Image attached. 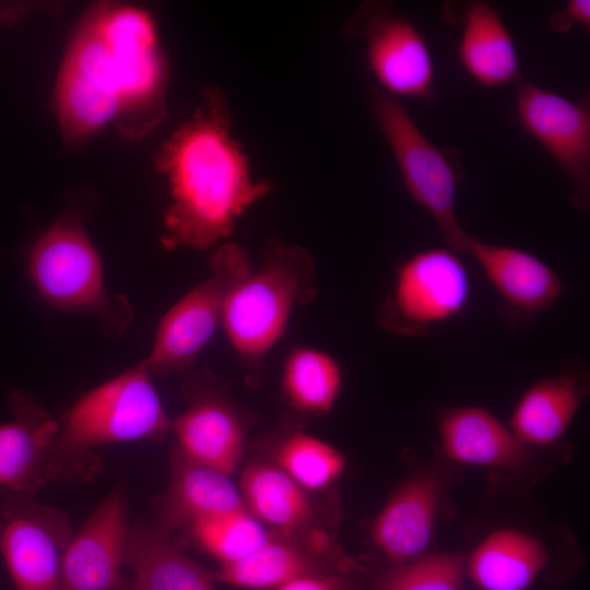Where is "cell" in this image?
Wrapping results in <instances>:
<instances>
[{
    "instance_id": "cell-1",
    "label": "cell",
    "mask_w": 590,
    "mask_h": 590,
    "mask_svg": "<svg viewBox=\"0 0 590 590\" xmlns=\"http://www.w3.org/2000/svg\"><path fill=\"white\" fill-rule=\"evenodd\" d=\"M57 120L67 141L114 122L141 138L165 115L164 66L151 16L133 5L91 8L70 40L55 90Z\"/></svg>"
},
{
    "instance_id": "cell-2",
    "label": "cell",
    "mask_w": 590,
    "mask_h": 590,
    "mask_svg": "<svg viewBox=\"0 0 590 590\" xmlns=\"http://www.w3.org/2000/svg\"><path fill=\"white\" fill-rule=\"evenodd\" d=\"M231 125L226 94L210 86L191 118L157 153L155 167L166 176L172 199L163 216L165 249L213 247L231 235L246 210L270 192L269 182L252 179Z\"/></svg>"
},
{
    "instance_id": "cell-3",
    "label": "cell",
    "mask_w": 590,
    "mask_h": 590,
    "mask_svg": "<svg viewBox=\"0 0 590 590\" xmlns=\"http://www.w3.org/2000/svg\"><path fill=\"white\" fill-rule=\"evenodd\" d=\"M319 284L310 253L299 245L268 240L258 268L229 291L221 327L238 363L257 375L283 338L294 309L311 303Z\"/></svg>"
},
{
    "instance_id": "cell-4",
    "label": "cell",
    "mask_w": 590,
    "mask_h": 590,
    "mask_svg": "<svg viewBox=\"0 0 590 590\" xmlns=\"http://www.w3.org/2000/svg\"><path fill=\"white\" fill-rule=\"evenodd\" d=\"M30 278L54 307L98 319L106 335H121L133 318L125 296L105 290L103 264L81 215L68 211L36 240L28 257Z\"/></svg>"
},
{
    "instance_id": "cell-5",
    "label": "cell",
    "mask_w": 590,
    "mask_h": 590,
    "mask_svg": "<svg viewBox=\"0 0 590 590\" xmlns=\"http://www.w3.org/2000/svg\"><path fill=\"white\" fill-rule=\"evenodd\" d=\"M13 418L0 424V488L35 496L56 481L85 483L102 471L93 450L69 444L59 421L25 391L9 398Z\"/></svg>"
},
{
    "instance_id": "cell-6",
    "label": "cell",
    "mask_w": 590,
    "mask_h": 590,
    "mask_svg": "<svg viewBox=\"0 0 590 590\" xmlns=\"http://www.w3.org/2000/svg\"><path fill=\"white\" fill-rule=\"evenodd\" d=\"M370 108L406 190L432 216L447 247L465 253L470 235L457 217L458 173L453 164L426 138L396 97L376 90L370 96Z\"/></svg>"
},
{
    "instance_id": "cell-7",
    "label": "cell",
    "mask_w": 590,
    "mask_h": 590,
    "mask_svg": "<svg viewBox=\"0 0 590 590\" xmlns=\"http://www.w3.org/2000/svg\"><path fill=\"white\" fill-rule=\"evenodd\" d=\"M471 293V278L458 252L448 247L420 250L397 267L377 321L391 334L424 338L461 315Z\"/></svg>"
},
{
    "instance_id": "cell-8",
    "label": "cell",
    "mask_w": 590,
    "mask_h": 590,
    "mask_svg": "<svg viewBox=\"0 0 590 590\" xmlns=\"http://www.w3.org/2000/svg\"><path fill=\"white\" fill-rule=\"evenodd\" d=\"M209 274L162 317L152 349L141 362L153 376L187 370L221 326L231 288L252 268L246 250L234 243L211 255Z\"/></svg>"
},
{
    "instance_id": "cell-9",
    "label": "cell",
    "mask_w": 590,
    "mask_h": 590,
    "mask_svg": "<svg viewBox=\"0 0 590 590\" xmlns=\"http://www.w3.org/2000/svg\"><path fill=\"white\" fill-rule=\"evenodd\" d=\"M58 421L69 444L93 451L98 446L163 437L172 423L141 363L86 392Z\"/></svg>"
},
{
    "instance_id": "cell-10",
    "label": "cell",
    "mask_w": 590,
    "mask_h": 590,
    "mask_svg": "<svg viewBox=\"0 0 590 590\" xmlns=\"http://www.w3.org/2000/svg\"><path fill=\"white\" fill-rule=\"evenodd\" d=\"M69 517L34 496L7 493L0 505V553L16 590H59Z\"/></svg>"
},
{
    "instance_id": "cell-11",
    "label": "cell",
    "mask_w": 590,
    "mask_h": 590,
    "mask_svg": "<svg viewBox=\"0 0 590 590\" xmlns=\"http://www.w3.org/2000/svg\"><path fill=\"white\" fill-rule=\"evenodd\" d=\"M349 35L366 40L367 63L382 91L393 97L429 99L435 68L425 37L384 3H367L345 23Z\"/></svg>"
},
{
    "instance_id": "cell-12",
    "label": "cell",
    "mask_w": 590,
    "mask_h": 590,
    "mask_svg": "<svg viewBox=\"0 0 590 590\" xmlns=\"http://www.w3.org/2000/svg\"><path fill=\"white\" fill-rule=\"evenodd\" d=\"M516 116L522 129L556 161L571 182L573 204L590 205V110L530 82L519 81Z\"/></svg>"
},
{
    "instance_id": "cell-13",
    "label": "cell",
    "mask_w": 590,
    "mask_h": 590,
    "mask_svg": "<svg viewBox=\"0 0 590 590\" xmlns=\"http://www.w3.org/2000/svg\"><path fill=\"white\" fill-rule=\"evenodd\" d=\"M129 527L127 498L115 487L74 531L59 590H130L132 580L122 574Z\"/></svg>"
},
{
    "instance_id": "cell-14",
    "label": "cell",
    "mask_w": 590,
    "mask_h": 590,
    "mask_svg": "<svg viewBox=\"0 0 590 590\" xmlns=\"http://www.w3.org/2000/svg\"><path fill=\"white\" fill-rule=\"evenodd\" d=\"M215 377L201 371L187 389V405L170 423L177 447L190 459L231 475L239 465L246 423Z\"/></svg>"
},
{
    "instance_id": "cell-15",
    "label": "cell",
    "mask_w": 590,
    "mask_h": 590,
    "mask_svg": "<svg viewBox=\"0 0 590 590\" xmlns=\"http://www.w3.org/2000/svg\"><path fill=\"white\" fill-rule=\"evenodd\" d=\"M465 253L474 259L507 311L516 318L541 316L565 291L557 272L528 250L486 243L470 235Z\"/></svg>"
},
{
    "instance_id": "cell-16",
    "label": "cell",
    "mask_w": 590,
    "mask_h": 590,
    "mask_svg": "<svg viewBox=\"0 0 590 590\" xmlns=\"http://www.w3.org/2000/svg\"><path fill=\"white\" fill-rule=\"evenodd\" d=\"M228 476L174 447L168 485L160 499L155 524L170 534L197 520L246 510L240 491Z\"/></svg>"
},
{
    "instance_id": "cell-17",
    "label": "cell",
    "mask_w": 590,
    "mask_h": 590,
    "mask_svg": "<svg viewBox=\"0 0 590 590\" xmlns=\"http://www.w3.org/2000/svg\"><path fill=\"white\" fill-rule=\"evenodd\" d=\"M437 425L442 451L455 462L504 470H518L528 462L527 447L482 406L445 409Z\"/></svg>"
},
{
    "instance_id": "cell-18",
    "label": "cell",
    "mask_w": 590,
    "mask_h": 590,
    "mask_svg": "<svg viewBox=\"0 0 590 590\" xmlns=\"http://www.w3.org/2000/svg\"><path fill=\"white\" fill-rule=\"evenodd\" d=\"M439 487L433 477L420 476L398 488L371 526L374 544L396 564L425 554L435 528Z\"/></svg>"
},
{
    "instance_id": "cell-19",
    "label": "cell",
    "mask_w": 590,
    "mask_h": 590,
    "mask_svg": "<svg viewBox=\"0 0 590 590\" xmlns=\"http://www.w3.org/2000/svg\"><path fill=\"white\" fill-rule=\"evenodd\" d=\"M585 393V381L575 373L541 378L518 398L509 428L526 447L553 445L568 430Z\"/></svg>"
},
{
    "instance_id": "cell-20",
    "label": "cell",
    "mask_w": 590,
    "mask_h": 590,
    "mask_svg": "<svg viewBox=\"0 0 590 590\" xmlns=\"http://www.w3.org/2000/svg\"><path fill=\"white\" fill-rule=\"evenodd\" d=\"M125 565L142 590H216L214 577L155 523L130 524Z\"/></svg>"
},
{
    "instance_id": "cell-21",
    "label": "cell",
    "mask_w": 590,
    "mask_h": 590,
    "mask_svg": "<svg viewBox=\"0 0 590 590\" xmlns=\"http://www.w3.org/2000/svg\"><path fill=\"white\" fill-rule=\"evenodd\" d=\"M458 56L464 71L481 86L498 87L520 81L514 38L489 3L473 1L468 5Z\"/></svg>"
},
{
    "instance_id": "cell-22",
    "label": "cell",
    "mask_w": 590,
    "mask_h": 590,
    "mask_svg": "<svg viewBox=\"0 0 590 590\" xmlns=\"http://www.w3.org/2000/svg\"><path fill=\"white\" fill-rule=\"evenodd\" d=\"M239 491L248 511L278 536L293 539L309 530L316 519L308 491L274 462H249L241 472Z\"/></svg>"
},
{
    "instance_id": "cell-23",
    "label": "cell",
    "mask_w": 590,
    "mask_h": 590,
    "mask_svg": "<svg viewBox=\"0 0 590 590\" xmlns=\"http://www.w3.org/2000/svg\"><path fill=\"white\" fill-rule=\"evenodd\" d=\"M547 560V552L536 538L517 529H499L465 558V576L480 590H527Z\"/></svg>"
},
{
    "instance_id": "cell-24",
    "label": "cell",
    "mask_w": 590,
    "mask_h": 590,
    "mask_svg": "<svg viewBox=\"0 0 590 590\" xmlns=\"http://www.w3.org/2000/svg\"><path fill=\"white\" fill-rule=\"evenodd\" d=\"M342 386V367L328 352L298 345L285 356L282 389L288 405L296 413H329L340 397Z\"/></svg>"
},
{
    "instance_id": "cell-25",
    "label": "cell",
    "mask_w": 590,
    "mask_h": 590,
    "mask_svg": "<svg viewBox=\"0 0 590 590\" xmlns=\"http://www.w3.org/2000/svg\"><path fill=\"white\" fill-rule=\"evenodd\" d=\"M317 562L291 539L272 535L249 555L226 564L214 579L246 589H274L292 579L317 573Z\"/></svg>"
},
{
    "instance_id": "cell-26",
    "label": "cell",
    "mask_w": 590,
    "mask_h": 590,
    "mask_svg": "<svg viewBox=\"0 0 590 590\" xmlns=\"http://www.w3.org/2000/svg\"><path fill=\"white\" fill-rule=\"evenodd\" d=\"M274 463L308 492L328 488L344 472V455L300 429L287 432L275 448Z\"/></svg>"
},
{
    "instance_id": "cell-27",
    "label": "cell",
    "mask_w": 590,
    "mask_h": 590,
    "mask_svg": "<svg viewBox=\"0 0 590 590\" xmlns=\"http://www.w3.org/2000/svg\"><path fill=\"white\" fill-rule=\"evenodd\" d=\"M188 528L201 547L217 558L220 564L249 555L273 535L247 509L197 520Z\"/></svg>"
},
{
    "instance_id": "cell-28",
    "label": "cell",
    "mask_w": 590,
    "mask_h": 590,
    "mask_svg": "<svg viewBox=\"0 0 590 590\" xmlns=\"http://www.w3.org/2000/svg\"><path fill=\"white\" fill-rule=\"evenodd\" d=\"M464 577V555L430 553L397 564L379 579L377 590H462Z\"/></svg>"
},
{
    "instance_id": "cell-29",
    "label": "cell",
    "mask_w": 590,
    "mask_h": 590,
    "mask_svg": "<svg viewBox=\"0 0 590 590\" xmlns=\"http://www.w3.org/2000/svg\"><path fill=\"white\" fill-rule=\"evenodd\" d=\"M550 26L559 34L570 32L576 26L590 30V1L570 0L550 17Z\"/></svg>"
},
{
    "instance_id": "cell-30",
    "label": "cell",
    "mask_w": 590,
    "mask_h": 590,
    "mask_svg": "<svg viewBox=\"0 0 590 590\" xmlns=\"http://www.w3.org/2000/svg\"><path fill=\"white\" fill-rule=\"evenodd\" d=\"M272 590H355L345 577L311 573L292 579Z\"/></svg>"
},
{
    "instance_id": "cell-31",
    "label": "cell",
    "mask_w": 590,
    "mask_h": 590,
    "mask_svg": "<svg viewBox=\"0 0 590 590\" xmlns=\"http://www.w3.org/2000/svg\"><path fill=\"white\" fill-rule=\"evenodd\" d=\"M48 4H32L30 2H0V26H12L27 16L37 8Z\"/></svg>"
},
{
    "instance_id": "cell-32",
    "label": "cell",
    "mask_w": 590,
    "mask_h": 590,
    "mask_svg": "<svg viewBox=\"0 0 590 590\" xmlns=\"http://www.w3.org/2000/svg\"><path fill=\"white\" fill-rule=\"evenodd\" d=\"M130 590H142V589L139 587V585L134 580H132Z\"/></svg>"
},
{
    "instance_id": "cell-33",
    "label": "cell",
    "mask_w": 590,
    "mask_h": 590,
    "mask_svg": "<svg viewBox=\"0 0 590 590\" xmlns=\"http://www.w3.org/2000/svg\"><path fill=\"white\" fill-rule=\"evenodd\" d=\"M7 495V492H4L2 488H0V505L4 498V496Z\"/></svg>"
}]
</instances>
